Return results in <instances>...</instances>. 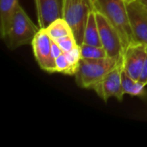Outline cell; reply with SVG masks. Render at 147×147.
I'll return each mask as SVG.
<instances>
[{
	"label": "cell",
	"instance_id": "19",
	"mask_svg": "<svg viewBox=\"0 0 147 147\" xmlns=\"http://www.w3.org/2000/svg\"><path fill=\"white\" fill-rule=\"evenodd\" d=\"M62 53H63L62 49L60 48V47L59 46V44L53 40V42H52V54H53V59H57Z\"/></svg>",
	"mask_w": 147,
	"mask_h": 147
},
{
	"label": "cell",
	"instance_id": "13",
	"mask_svg": "<svg viewBox=\"0 0 147 147\" xmlns=\"http://www.w3.org/2000/svg\"><path fill=\"white\" fill-rule=\"evenodd\" d=\"M146 84L130 77L123 69L122 71V88L125 94L132 96L145 97L147 95Z\"/></svg>",
	"mask_w": 147,
	"mask_h": 147
},
{
	"label": "cell",
	"instance_id": "20",
	"mask_svg": "<svg viewBox=\"0 0 147 147\" xmlns=\"http://www.w3.org/2000/svg\"><path fill=\"white\" fill-rule=\"evenodd\" d=\"M140 82H142L143 84H145L146 85H147V53H146V58L144 63V66H143V70L141 72V75L139 79Z\"/></svg>",
	"mask_w": 147,
	"mask_h": 147
},
{
	"label": "cell",
	"instance_id": "12",
	"mask_svg": "<svg viewBox=\"0 0 147 147\" xmlns=\"http://www.w3.org/2000/svg\"><path fill=\"white\" fill-rule=\"evenodd\" d=\"M83 44L102 47L100 39V33H99V28L96 21V11L94 9H92L90 12L88 16V20L84 28Z\"/></svg>",
	"mask_w": 147,
	"mask_h": 147
},
{
	"label": "cell",
	"instance_id": "11",
	"mask_svg": "<svg viewBox=\"0 0 147 147\" xmlns=\"http://www.w3.org/2000/svg\"><path fill=\"white\" fill-rule=\"evenodd\" d=\"M19 4L18 0H0V32L2 38L8 32Z\"/></svg>",
	"mask_w": 147,
	"mask_h": 147
},
{
	"label": "cell",
	"instance_id": "14",
	"mask_svg": "<svg viewBox=\"0 0 147 147\" xmlns=\"http://www.w3.org/2000/svg\"><path fill=\"white\" fill-rule=\"evenodd\" d=\"M46 29L53 41H58L65 36L73 34L70 25L63 17L53 21Z\"/></svg>",
	"mask_w": 147,
	"mask_h": 147
},
{
	"label": "cell",
	"instance_id": "7",
	"mask_svg": "<svg viewBox=\"0 0 147 147\" xmlns=\"http://www.w3.org/2000/svg\"><path fill=\"white\" fill-rule=\"evenodd\" d=\"M96 16L99 28L102 46L106 50L108 56L119 57L122 55L125 49L121 38L115 28L102 13L96 11Z\"/></svg>",
	"mask_w": 147,
	"mask_h": 147
},
{
	"label": "cell",
	"instance_id": "9",
	"mask_svg": "<svg viewBox=\"0 0 147 147\" xmlns=\"http://www.w3.org/2000/svg\"><path fill=\"white\" fill-rule=\"evenodd\" d=\"M147 46L134 42L129 45L123 53L124 71L133 78L139 80L146 58Z\"/></svg>",
	"mask_w": 147,
	"mask_h": 147
},
{
	"label": "cell",
	"instance_id": "17",
	"mask_svg": "<svg viewBox=\"0 0 147 147\" xmlns=\"http://www.w3.org/2000/svg\"><path fill=\"white\" fill-rule=\"evenodd\" d=\"M55 66H56V72L65 74V75H72L71 66L69 65V62L65 53H62L60 56L55 59Z\"/></svg>",
	"mask_w": 147,
	"mask_h": 147
},
{
	"label": "cell",
	"instance_id": "2",
	"mask_svg": "<svg viewBox=\"0 0 147 147\" xmlns=\"http://www.w3.org/2000/svg\"><path fill=\"white\" fill-rule=\"evenodd\" d=\"M122 55L97 59H82L78 69L74 75L77 84L83 89L93 90V88L116 66Z\"/></svg>",
	"mask_w": 147,
	"mask_h": 147
},
{
	"label": "cell",
	"instance_id": "6",
	"mask_svg": "<svg viewBox=\"0 0 147 147\" xmlns=\"http://www.w3.org/2000/svg\"><path fill=\"white\" fill-rule=\"evenodd\" d=\"M52 42L46 28H40L32 40L34 56L40 68L48 73H55V59L52 54Z\"/></svg>",
	"mask_w": 147,
	"mask_h": 147
},
{
	"label": "cell",
	"instance_id": "3",
	"mask_svg": "<svg viewBox=\"0 0 147 147\" xmlns=\"http://www.w3.org/2000/svg\"><path fill=\"white\" fill-rule=\"evenodd\" d=\"M39 30L40 27H37L33 22L21 4H19L12 18L9 30L2 39L8 48L15 50L22 46L31 44Z\"/></svg>",
	"mask_w": 147,
	"mask_h": 147
},
{
	"label": "cell",
	"instance_id": "1",
	"mask_svg": "<svg viewBox=\"0 0 147 147\" xmlns=\"http://www.w3.org/2000/svg\"><path fill=\"white\" fill-rule=\"evenodd\" d=\"M93 9L102 13L119 33L124 49L134 43L125 0H90Z\"/></svg>",
	"mask_w": 147,
	"mask_h": 147
},
{
	"label": "cell",
	"instance_id": "22",
	"mask_svg": "<svg viewBox=\"0 0 147 147\" xmlns=\"http://www.w3.org/2000/svg\"><path fill=\"white\" fill-rule=\"evenodd\" d=\"M126 2H128V1H133V0H125Z\"/></svg>",
	"mask_w": 147,
	"mask_h": 147
},
{
	"label": "cell",
	"instance_id": "16",
	"mask_svg": "<svg viewBox=\"0 0 147 147\" xmlns=\"http://www.w3.org/2000/svg\"><path fill=\"white\" fill-rule=\"evenodd\" d=\"M67 60L69 62V65L71 66V72L72 75H75L78 66H79V63L82 59V54H81V47L79 45L75 46L71 50H70L67 53H65Z\"/></svg>",
	"mask_w": 147,
	"mask_h": 147
},
{
	"label": "cell",
	"instance_id": "4",
	"mask_svg": "<svg viewBox=\"0 0 147 147\" xmlns=\"http://www.w3.org/2000/svg\"><path fill=\"white\" fill-rule=\"evenodd\" d=\"M92 9L90 0H62V17L70 25L79 46L83 44L84 28Z\"/></svg>",
	"mask_w": 147,
	"mask_h": 147
},
{
	"label": "cell",
	"instance_id": "5",
	"mask_svg": "<svg viewBox=\"0 0 147 147\" xmlns=\"http://www.w3.org/2000/svg\"><path fill=\"white\" fill-rule=\"evenodd\" d=\"M124 69L123 55L120 59L116 66L111 70L94 88L93 90L105 102L111 97L121 102L125 95L122 88V71Z\"/></svg>",
	"mask_w": 147,
	"mask_h": 147
},
{
	"label": "cell",
	"instance_id": "18",
	"mask_svg": "<svg viewBox=\"0 0 147 147\" xmlns=\"http://www.w3.org/2000/svg\"><path fill=\"white\" fill-rule=\"evenodd\" d=\"M59 44V46L60 47V48L62 49L63 53H67L70 50H71L75 46H77V41L75 40V37L73 34L65 36L60 40H59L58 41H55Z\"/></svg>",
	"mask_w": 147,
	"mask_h": 147
},
{
	"label": "cell",
	"instance_id": "21",
	"mask_svg": "<svg viewBox=\"0 0 147 147\" xmlns=\"http://www.w3.org/2000/svg\"><path fill=\"white\" fill-rule=\"evenodd\" d=\"M142 3H144L145 5H146L147 6V0H140Z\"/></svg>",
	"mask_w": 147,
	"mask_h": 147
},
{
	"label": "cell",
	"instance_id": "10",
	"mask_svg": "<svg viewBox=\"0 0 147 147\" xmlns=\"http://www.w3.org/2000/svg\"><path fill=\"white\" fill-rule=\"evenodd\" d=\"M40 28H47L53 21L62 17V0H34Z\"/></svg>",
	"mask_w": 147,
	"mask_h": 147
},
{
	"label": "cell",
	"instance_id": "8",
	"mask_svg": "<svg viewBox=\"0 0 147 147\" xmlns=\"http://www.w3.org/2000/svg\"><path fill=\"white\" fill-rule=\"evenodd\" d=\"M126 3L134 42L147 46V6L140 0Z\"/></svg>",
	"mask_w": 147,
	"mask_h": 147
},
{
	"label": "cell",
	"instance_id": "15",
	"mask_svg": "<svg viewBox=\"0 0 147 147\" xmlns=\"http://www.w3.org/2000/svg\"><path fill=\"white\" fill-rule=\"evenodd\" d=\"M80 47H81L82 59H102V58L109 57L107 54V52L103 47L82 44V45H80Z\"/></svg>",
	"mask_w": 147,
	"mask_h": 147
}]
</instances>
